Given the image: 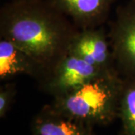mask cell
<instances>
[{"label": "cell", "mask_w": 135, "mask_h": 135, "mask_svg": "<svg viewBox=\"0 0 135 135\" xmlns=\"http://www.w3.org/2000/svg\"><path fill=\"white\" fill-rule=\"evenodd\" d=\"M77 28L47 0H12L0 10L1 38L28 53L44 72L67 53Z\"/></svg>", "instance_id": "1"}, {"label": "cell", "mask_w": 135, "mask_h": 135, "mask_svg": "<svg viewBox=\"0 0 135 135\" xmlns=\"http://www.w3.org/2000/svg\"><path fill=\"white\" fill-rule=\"evenodd\" d=\"M122 80L117 70L107 71L71 92L55 97L51 105L88 125H107L119 116Z\"/></svg>", "instance_id": "2"}, {"label": "cell", "mask_w": 135, "mask_h": 135, "mask_svg": "<svg viewBox=\"0 0 135 135\" xmlns=\"http://www.w3.org/2000/svg\"><path fill=\"white\" fill-rule=\"evenodd\" d=\"M107 71H110L93 66L67 52L44 72L39 81L44 91L55 98L72 91Z\"/></svg>", "instance_id": "3"}, {"label": "cell", "mask_w": 135, "mask_h": 135, "mask_svg": "<svg viewBox=\"0 0 135 135\" xmlns=\"http://www.w3.org/2000/svg\"><path fill=\"white\" fill-rule=\"evenodd\" d=\"M108 36L118 72L135 76V0L118 8Z\"/></svg>", "instance_id": "4"}, {"label": "cell", "mask_w": 135, "mask_h": 135, "mask_svg": "<svg viewBox=\"0 0 135 135\" xmlns=\"http://www.w3.org/2000/svg\"><path fill=\"white\" fill-rule=\"evenodd\" d=\"M68 52L102 70H116L109 36L103 29L78 30L71 39Z\"/></svg>", "instance_id": "5"}, {"label": "cell", "mask_w": 135, "mask_h": 135, "mask_svg": "<svg viewBox=\"0 0 135 135\" xmlns=\"http://www.w3.org/2000/svg\"><path fill=\"white\" fill-rule=\"evenodd\" d=\"M80 29L103 24L116 0H47Z\"/></svg>", "instance_id": "6"}, {"label": "cell", "mask_w": 135, "mask_h": 135, "mask_svg": "<svg viewBox=\"0 0 135 135\" xmlns=\"http://www.w3.org/2000/svg\"><path fill=\"white\" fill-rule=\"evenodd\" d=\"M34 135H93L92 126L56 110L44 107L33 124Z\"/></svg>", "instance_id": "7"}, {"label": "cell", "mask_w": 135, "mask_h": 135, "mask_svg": "<svg viewBox=\"0 0 135 135\" xmlns=\"http://www.w3.org/2000/svg\"><path fill=\"white\" fill-rule=\"evenodd\" d=\"M43 69L33 59L8 40L0 39V80H8L19 74L40 79Z\"/></svg>", "instance_id": "8"}, {"label": "cell", "mask_w": 135, "mask_h": 135, "mask_svg": "<svg viewBox=\"0 0 135 135\" xmlns=\"http://www.w3.org/2000/svg\"><path fill=\"white\" fill-rule=\"evenodd\" d=\"M122 78L118 116L125 135H135V76Z\"/></svg>", "instance_id": "9"}, {"label": "cell", "mask_w": 135, "mask_h": 135, "mask_svg": "<svg viewBox=\"0 0 135 135\" xmlns=\"http://www.w3.org/2000/svg\"><path fill=\"white\" fill-rule=\"evenodd\" d=\"M15 83H6L0 88V116H5L12 103L15 95Z\"/></svg>", "instance_id": "10"}, {"label": "cell", "mask_w": 135, "mask_h": 135, "mask_svg": "<svg viewBox=\"0 0 135 135\" xmlns=\"http://www.w3.org/2000/svg\"><path fill=\"white\" fill-rule=\"evenodd\" d=\"M9 1H12V0H9Z\"/></svg>", "instance_id": "11"}]
</instances>
